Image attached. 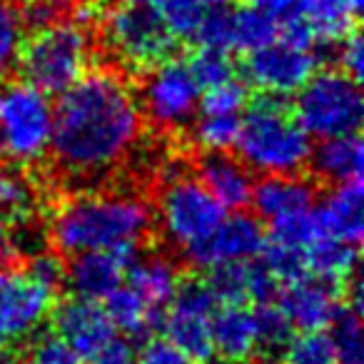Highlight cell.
<instances>
[{
  "label": "cell",
  "instance_id": "cell-1",
  "mask_svg": "<svg viewBox=\"0 0 364 364\" xmlns=\"http://www.w3.org/2000/svg\"><path fill=\"white\" fill-rule=\"evenodd\" d=\"M140 132L142 112L125 77L92 70L53 105L50 152L68 175H105L135 150Z\"/></svg>",
  "mask_w": 364,
  "mask_h": 364
},
{
  "label": "cell",
  "instance_id": "cell-2",
  "mask_svg": "<svg viewBox=\"0 0 364 364\" xmlns=\"http://www.w3.org/2000/svg\"><path fill=\"white\" fill-rule=\"evenodd\" d=\"M152 210L132 193H85L63 203L50 223L60 255L115 252L130 257L152 230Z\"/></svg>",
  "mask_w": 364,
  "mask_h": 364
},
{
  "label": "cell",
  "instance_id": "cell-3",
  "mask_svg": "<svg viewBox=\"0 0 364 364\" xmlns=\"http://www.w3.org/2000/svg\"><path fill=\"white\" fill-rule=\"evenodd\" d=\"M240 117L237 155L259 175H299L309 165L312 137L279 97H262Z\"/></svg>",
  "mask_w": 364,
  "mask_h": 364
},
{
  "label": "cell",
  "instance_id": "cell-4",
  "mask_svg": "<svg viewBox=\"0 0 364 364\" xmlns=\"http://www.w3.org/2000/svg\"><path fill=\"white\" fill-rule=\"evenodd\" d=\"M90 63V38L80 23H53L23 41L18 65L23 80L46 95H60L80 80Z\"/></svg>",
  "mask_w": 364,
  "mask_h": 364
},
{
  "label": "cell",
  "instance_id": "cell-5",
  "mask_svg": "<svg viewBox=\"0 0 364 364\" xmlns=\"http://www.w3.org/2000/svg\"><path fill=\"white\" fill-rule=\"evenodd\" d=\"M50 95L26 80L0 85V155L16 165H33L50 150Z\"/></svg>",
  "mask_w": 364,
  "mask_h": 364
},
{
  "label": "cell",
  "instance_id": "cell-6",
  "mask_svg": "<svg viewBox=\"0 0 364 364\" xmlns=\"http://www.w3.org/2000/svg\"><path fill=\"white\" fill-rule=\"evenodd\" d=\"M294 117L309 137L352 135L364 117L359 82L342 70H322L294 92Z\"/></svg>",
  "mask_w": 364,
  "mask_h": 364
},
{
  "label": "cell",
  "instance_id": "cell-7",
  "mask_svg": "<svg viewBox=\"0 0 364 364\" xmlns=\"http://www.w3.org/2000/svg\"><path fill=\"white\" fill-rule=\"evenodd\" d=\"M228 210L205 190L193 175L172 172L165 177L157 195V223L167 242L182 255L193 252L223 223Z\"/></svg>",
  "mask_w": 364,
  "mask_h": 364
},
{
  "label": "cell",
  "instance_id": "cell-8",
  "mask_svg": "<svg viewBox=\"0 0 364 364\" xmlns=\"http://www.w3.org/2000/svg\"><path fill=\"white\" fill-rule=\"evenodd\" d=\"M102 36L117 60L132 70H150L157 63L170 60L177 41L152 6H120L110 11Z\"/></svg>",
  "mask_w": 364,
  "mask_h": 364
},
{
  "label": "cell",
  "instance_id": "cell-9",
  "mask_svg": "<svg viewBox=\"0 0 364 364\" xmlns=\"http://www.w3.org/2000/svg\"><path fill=\"white\" fill-rule=\"evenodd\" d=\"M203 87L190 73L188 63L162 60L147 70L142 80L137 105L140 112L157 130H182L198 117Z\"/></svg>",
  "mask_w": 364,
  "mask_h": 364
},
{
  "label": "cell",
  "instance_id": "cell-10",
  "mask_svg": "<svg viewBox=\"0 0 364 364\" xmlns=\"http://www.w3.org/2000/svg\"><path fill=\"white\" fill-rule=\"evenodd\" d=\"M213 289L205 279H190L177 287L165 314V339H170L193 364H210L213 352V314L218 309Z\"/></svg>",
  "mask_w": 364,
  "mask_h": 364
},
{
  "label": "cell",
  "instance_id": "cell-11",
  "mask_svg": "<svg viewBox=\"0 0 364 364\" xmlns=\"http://www.w3.org/2000/svg\"><path fill=\"white\" fill-rule=\"evenodd\" d=\"M317 70V55L309 46L287 41L279 36L277 41L247 53L245 77L255 87L269 97H289L309 80Z\"/></svg>",
  "mask_w": 364,
  "mask_h": 364
},
{
  "label": "cell",
  "instance_id": "cell-12",
  "mask_svg": "<svg viewBox=\"0 0 364 364\" xmlns=\"http://www.w3.org/2000/svg\"><path fill=\"white\" fill-rule=\"evenodd\" d=\"M55 289L38 282L26 269L0 272V319L8 339L31 337L50 317Z\"/></svg>",
  "mask_w": 364,
  "mask_h": 364
},
{
  "label": "cell",
  "instance_id": "cell-13",
  "mask_svg": "<svg viewBox=\"0 0 364 364\" xmlns=\"http://www.w3.org/2000/svg\"><path fill=\"white\" fill-rule=\"evenodd\" d=\"M264 242H267V235L262 223L252 215L235 213L225 215L213 235L185 257L203 269H215L223 264L257 259L264 250Z\"/></svg>",
  "mask_w": 364,
  "mask_h": 364
},
{
  "label": "cell",
  "instance_id": "cell-14",
  "mask_svg": "<svg viewBox=\"0 0 364 364\" xmlns=\"http://www.w3.org/2000/svg\"><path fill=\"white\" fill-rule=\"evenodd\" d=\"M53 327L58 337L85 362H90L115 337V327L102 302H90L82 297L65 299L53 314Z\"/></svg>",
  "mask_w": 364,
  "mask_h": 364
},
{
  "label": "cell",
  "instance_id": "cell-15",
  "mask_svg": "<svg viewBox=\"0 0 364 364\" xmlns=\"http://www.w3.org/2000/svg\"><path fill=\"white\" fill-rule=\"evenodd\" d=\"M277 304L287 314L292 327H299L302 332L329 329L342 307L337 297V284L324 282L312 274H299L284 282Z\"/></svg>",
  "mask_w": 364,
  "mask_h": 364
},
{
  "label": "cell",
  "instance_id": "cell-16",
  "mask_svg": "<svg viewBox=\"0 0 364 364\" xmlns=\"http://www.w3.org/2000/svg\"><path fill=\"white\" fill-rule=\"evenodd\" d=\"M208 279L215 299L220 304H267L279 294V279L264 267V262H232L210 269Z\"/></svg>",
  "mask_w": 364,
  "mask_h": 364
},
{
  "label": "cell",
  "instance_id": "cell-17",
  "mask_svg": "<svg viewBox=\"0 0 364 364\" xmlns=\"http://www.w3.org/2000/svg\"><path fill=\"white\" fill-rule=\"evenodd\" d=\"M130 257L115 252H80L73 255L65 267V282L73 297L105 302L125 279Z\"/></svg>",
  "mask_w": 364,
  "mask_h": 364
},
{
  "label": "cell",
  "instance_id": "cell-18",
  "mask_svg": "<svg viewBox=\"0 0 364 364\" xmlns=\"http://www.w3.org/2000/svg\"><path fill=\"white\" fill-rule=\"evenodd\" d=\"M319 235L342 240L349 245H359L364 235V193L362 182H344L334 185V190L314 205L312 210Z\"/></svg>",
  "mask_w": 364,
  "mask_h": 364
},
{
  "label": "cell",
  "instance_id": "cell-19",
  "mask_svg": "<svg viewBox=\"0 0 364 364\" xmlns=\"http://www.w3.org/2000/svg\"><path fill=\"white\" fill-rule=\"evenodd\" d=\"M314 185L299 175H264L252 188V200L257 215L269 225L297 218L314 208Z\"/></svg>",
  "mask_w": 364,
  "mask_h": 364
},
{
  "label": "cell",
  "instance_id": "cell-20",
  "mask_svg": "<svg viewBox=\"0 0 364 364\" xmlns=\"http://www.w3.org/2000/svg\"><path fill=\"white\" fill-rule=\"evenodd\" d=\"M198 180L225 210H242L252 200V170L230 152H205L198 165Z\"/></svg>",
  "mask_w": 364,
  "mask_h": 364
},
{
  "label": "cell",
  "instance_id": "cell-21",
  "mask_svg": "<svg viewBox=\"0 0 364 364\" xmlns=\"http://www.w3.org/2000/svg\"><path fill=\"white\" fill-rule=\"evenodd\" d=\"M213 352L225 364H247L257 357L255 312L247 304H218L213 314Z\"/></svg>",
  "mask_w": 364,
  "mask_h": 364
},
{
  "label": "cell",
  "instance_id": "cell-22",
  "mask_svg": "<svg viewBox=\"0 0 364 364\" xmlns=\"http://www.w3.org/2000/svg\"><path fill=\"white\" fill-rule=\"evenodd\" d=\"M127 287H132L147 304L155 309H165L172 302L177 287L182 284L180 269H177L175 259L167 255H145L132 262H127L125 269Z\"/></svg>",
  "mask_w": 364,
  "mask_h": 364
},
{
  "label": "cell",
  "instance_id": "cell-23",
  "mask_svg": "<svg viewBox=\"0 0 364 364\" xmlns=\"http://www.w3.org/2000/svg\"><path fill=\"white\" fill-rule=\"evenodd\" d=\"M309 162L314 167V175L332 185H344L362 177L364 150L357 132L352 135L324 137L317 147H312Z\"/></svg>",
  "mask_w": 364,
  "mask_h": 364
},
{
  "label": "cell",
  "instance_id": "cell-24",
  "mask_svg": "<svg viewBox=\"0 0 364 364\" xmlns=\"http://www.w3.org/2000/svg\"><path fill=\"white\" fill-rule=\"evenodd\" d=\"M359 255L357 245L342 242V240L334 237H314L307 247L302 250V267L304 274H312L324 282H347L349 277H354V269H357Z\"/></svg>",
  "mask_w": 364,
  "mask_h": 364
},
{
  "label": "cell",
  "instance_id": "cell-25",
  "mask_svg": "<svg viewBox=\"0 0 364 364\" xmlns=\"http://www.w3.org/2000/svg\"><path fill=\"white\" fill-rule=\"evenodd\" d=\"M105 312L110 317L115 332L127 334V339L150 337L162 324V312L147 304L140 294L127 284H120L110 297L105 299Z\"/></svg>",
  "mask_w": 364,
  "mask_h": 364
},
{
  "label": "cell",
  "instance_id": "cell-26",
  "mask_svg": "<svg viewBox=\"0 0 364 364\" xmlns=\"http://www.w3.org/2000/svg\"><path fill=\"white\" fill-rule=\"evenodd\" d=\"M362 0H304V18L314 41L339 43L357 26Z\"/></svg>",
  "mask_w": 364,
  "mask_h": 364
},
{
  "label": "cell",
  "instance_id": "cell-27",
  "mask_svg": "<svg viewBox=\"0 0 364 364\" xmlns=\"http://www.w3.org/2000/svg\"><path fill=\"white\" fill-rule=\"evenodd\" d=\"M277 38L279 28L250 3L242 8H230V50L252 53Z\"/></svg>",
  "mask_w": 364,
  "mask_h": 364
},
{
  "label": "cell",
  "instance_id": "cell-28",
  "mask_svg": "<svg viewBox=\"0 0 364 364\" xmlns=\"http://www.w3.org/2000/svg\"><path fill=\"white\" fill-rule=\"evenodd\" d=\"M329 339L337 364H364V329L362 309L354 299L352 307H339L334 322L329 324Z\"/></svg>",
  "mask_w": 364,
  "mask_h": 364
},
{
  "label": "cell",
  "instance_id": "cell-29",
  "mask_svg": "<svg viewBox=\"0 0 364 364\" xmlns=\"http://www.w3.org/2000/svg\"><path fill=\"white\" fill-rule=\"evenodd\" d=\"M250 6L269 18L279 28V36L287 41L314 48V36L304 18V0H247Z\"/></svg>",
  "mask_w": 364,
  "mask_h": 364
},
{
  "label": "cell",
  "instance_id": "cell-30",
  "mask_svg": "<svg viewBox=\"0 0 364 364\" xmlns=\"http://www.w3.org/2000/svg\"><path fill=\"white\" fill-rule=\"evenodd\" d=\"M36 203L33 182L16 167H0V215L6 220H26L36 210Z\"/></svg>",
  "mask_w": 364,
  "mask_h": 364
},
{
  "label": "cell",
  "instance_id": "cell-31",
  "mask_svg": "<svg viewBox=\"0 0 364 364\" xmlns=\"http://www.w3.org/2000/svg\"><path fill=\"white\" fill-rule=\"evenodd\" d=\"M160 13L162 23L175 38H193L198 36L200 26H203L205 16L213 6L208 0H157L155 6Z\"/></svg>",
  "mask_w": 364,
  "mask_h": 364
},
{
  "label": "cell",
  "instance_id": "cell-32",
  "mask_svg": "<svg viewBox=\"0 0 364 364\" xmlns=\"http://www.w3.org/2000/svg\"><path fill=\"white\" fill-rule=\"evenodd\" d=\"M255 312V329H257V349L264 354L284 352L287 342L292 339V322L282 312L277 302L257 304Z\"/></svg>",
  "mask_w": 364,
  "mask_h": 364
},
{
  "label": "cell",
  "instance_id": "cell-33",
  "mask_svg": "<svg viewBox=\"0 0 364 364\" xmlns=\"http://www.w3.org/2000/svg\"><path fill=\"white\" fill-rule=\"evenodd\" d=\"M195 117L193 140L203 152H230L237 145L240 135V117L228 115H203Z\"/></svg>",
  "mask_w": 364,
  "mask_h": 364
},
{
  "label": "cell",
  "instance_id": "cell-34",
  "mask_svg": "<svg viewBox=\"0 0 364 364\" xmlns=\"http://www.w3.org/2000/svg\"><path fill=\"white\" fill-rule=\"evenodd\" d=\"M23 41H26V21L21 11L8 0H0V77L18 65Z\"/></svg>",
  "mask_w": 364,
  "mask_h": 364
},
{
  "label": "cell",
  "instance_id": "cell-35",
  "mask_svg": "<svg viewBox=\"0 0 364 364\" xmlns=\"http://www.w3.org/2000/svg\"><path fill=\"white\" fill-rule=\"evenodd\" d=\"M247 87L232 77L228 82L213 85L200 95L198 112L203 115H228V117H242L245 107H247Z\"/></svg>",
  "mask_w": 364,
  "mask_h": 364
},
{
  "label": "cell",
  "instance_id": "cell-36",
  "mask_svg": "<svg viewBox=\"0 0 364 364\" xmlns=\"http://www.w3.org/2000/svg\"><path fill=\"white\" fill-rule=\"evenodd\" d=\"M284 357H287V364H337L332 339L324 329L292 334V339L284 347Z\"/></svg>",
  "mask_w": 364,
  "mask_h": 364
},
{
  "label": "cell",
  "instance_id": "cell-37",
  "mask_svg": "<svg viewBox=\"0 0 364 364\" xmlns=\"http://www.w3.org/2000/svg\"><path fill=\"white\" fill-rule=\"evenodd\" d=\"M188 68L203 90H208V87H213V85H220V82H228L235 77L232 58H230L228 50H220V48L203 46L190 58Z\"/></svg>",
  "mask_w": 364,
  "mask_h": 364
},
{
  "label": "cell",
  "instance_id": "cell-38",
  "mask_svg": "<svg viewBox=\"0 0 364 364\" xmlns=\"http://www.w3.org/2000/svg\"><path fill=\"white\" fill-rule=\"evenodd\" d=\"M28 364H85L58 334H46L36 339L28 352Z\"/></svg>",
  "mask_w": 364,
  "mask_h": 364
},
{
  "label": "cell",
  "instance_id": "cell-39",
  "mask_svg": "<svg viewBox=\"0 0 364 364\" xmlns=\"http://www.w3.org/2000/svg\"><path fill=\"white\" fill-rule=\"evenodd\" d=\"M26 272L33 274L38 282H43L50 289H58L63 282H65V264L60 262L58 255H50V252L33 255L31 262H28V267H26Z\"/></svg>",
  "mask_w": 364,
  "mask_h": 364
},
{
  "label": "cell",
  "instance_id": "cell-40",
  "mask_svg": "<svg viewBox=\"0 0 364 364\" xmlns=\"http://www.w3.org/2000/svg\"><path fill=\"white\" fill-rule=\"evenodd\" d=\"M137 364H193V362L170 339L155 337V339H147L145 347L137 352Z\"/></svg>",
  "mask_w": 364,
  "mask_h": 364
},
{
  "label": "cell",
  "instance_id": "cell-41",
  "mask_svg": "<svg viewBox=\"0 0 364 364\" xmlns=\"http://www.w3.org/2000/svg\"><path fill=\"white\" fill-rule=\"evenodd\" d=\"M65 0H31L26 13H21V16H26L23 21H28L31 26L46 28L53 26V23H60L63 16H65Z\"/></svg>",
  "mask_w": 364,
  "mask_h": 364
},
{
  "label": "cell",
  "instance_id": "cell-42",
  "mask_svg": "<svg viewBox=\"0 0 364 364\" xmlns=\"http://www.w3.org/2000/svg\"><path fill=\"white\" fill-rule=\"evenodd\" d=\"M339 70L352 75L354 80L362 77V65H364V48H362V38L357 33H349L347 38L339 41Z\"/></svg>",
  "mask_w": 364,
  "mask_h": 364
},
{
  "label": "cell",
  "instance_id": "cell-43",
  "mask_svg": "<svg viewBox=\"0 0 364 364\" xmlns=\"http://www.w3.org/2000/svg\"><path fill=\"white\" fill-rule=\"evenodd\" d=\"M90 364H137V349L132 344V339L112 337L95 357L90 359Z\"/></svg>",
  "mask_w": 364,
  "mask_h": 364
},
{
  "label": "cell",
  "instance_id": "cell-44",
  "mask_svg": "<svg viewBox=\"0 0 364 364\" xmlns=\"http://www.w3.org/2000/svg\"><path fill=\"white\" fill-rule=\"evenodd\" d=\"M6 242H8V220L0 215V250L6 247Z\"/></svg>",
  "mask_w": 364,
  "mask_h": 364
},
{
  "label": "cell",
  "instance_id": "cell-45",
  "mask_svg": "<svg viewBox=\"0 0 364 364\" xmlns=\"http://www.w3.org/2000/svg\"><path fill=\"white\" fill-rule=\"evenodd\" d=\"M117 6H155L157 0H115Z\"/></svg>",
  "mask_w": 364,
  "mask_h": 364
},
{
  "label": "cell",
  "instance_id": "cell-46",
  "mask_svg": "<svg viewBox=\"0 0 364 364\" xmlns=\"http://www.w3.org/2000/svg\"><path fill=\"white\" fill-rule=\"evenodd\" d=\"M8 342V332H6V324H3V319H0V347Z\"/></svg>",
  "mask_w": 364,
  "mask_h": 364
},
{
  "label": "cell",
  "instance_id": "cell-47",
  "mask_svg": "<svg viewBox=\"0 0 364 364\" xmlns=\"http://www.w3.org/2000/svg\"><path fill=\"white\" fill-rule=\"evenodd\" d=\"M210 6H225V3H230V0H208Z\"/></svg>",
  "mask_w": 364,
  "mask_h": 364
},
{
  "label": "cell",
  "instance_id": "cell-48",
  "mask_svg": "<svg viewBox=\"0 0 364 364\" xmlns=\"http://www.w3.org/2000/svg\"><path fill=\"white\" fill-rule=\"evenodd\" d=\"M0 364H6V359H3V354H0Z\"/></svg>",
  "mask_w": 364,
  "mask_h": 364
}]
</instances>
